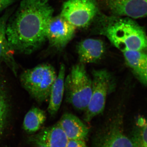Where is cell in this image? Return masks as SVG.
Masks as SVG:
<instances>
[{"instance_id":"18","label":"cell","mask_w":147,"mask_h":147,"mask_svg":"<svg viewBox=\"0 0 147 147\" xmlns=\"http://www.w3.org/2000/svg\"><path fill=\"white\" fill-rule=\"evenodd\" d=\"M9 100L3 85L0 83V137L6 127L10 110Z\"/></svg>"},{"instance_id":"17","label":"cell","mask_w":147,"mask_h":147,"mask_svg":"<svg viewBox=\"0 0 147 147\" xmlns=\"http://www.w3.org/2000/svg\"><path fill=\"white\" fill-rule=\"evenodd\" d=\"M133 147H147V119L140 117L129 138Z\"/></svg>"},{"instance_id":"12","label":"cell","mask_w":147,"mask_h":147,"mask_svg":"<svg viewBox=\"0 0 147 147\" xmlns=\"http://www.w3.org/2000/svg\"><path fill=\"white\" fill-rule=\"evenodd\" d=\"M13 12V9H8L0 17V63H5L16 75L18 66L9 45L6 32L7 21Z\"/></svg>"},{"instance_id":"1","label":"cell","mask_w":147,"mask_h":147,"mask_svg":"<svg viewBox=\"0 0 147 147\" xmlns=\"http://www.w3.org/2000/svg\"><path fill=\"white\" fill-rule=\"evenodd\" d=\"M53 13L48 0H22L7 24L11 50L30 55L39 50L47 40V27Z\"/></svg>"},{"instance_id":"14","label":"cell","mask_w":147,"mask_h":147,"mask_svg":"<svg viewBox=\"0 0 147 147\" xmlns=\"http://www.w3.org/2000/svg\"><path fill=\"white\" fill-rule=\"evenodd\" d=\"M65 68L61 64L59 74L50 92L47 110L52 116H55L60 108L65 92Z\"/></svg>"},{"instance_id":"9","label":"cell","mask_w":147,"mask_h":147,"mask_svg":"<svg viewBox=\"0 0 147 147\" xmlns=\"http://www.w3.org/2000/svg\"><path fill=\"white\" fill-rule=\"evenodd\" d=\"M119 120H114L98 135L94 147H133Z\"/></svg>"},{"instance_id":"10","label":"cell","mask_w":147,"mask_h":147,"mask_svg":"<svg viewBox=\"0 0 147 147\" xmlns=\"http://www.w3.org/2000/svg\"><path fill=\"white\" fill-rule=\"evenodd\" d=\"M68 140L58 123L33 134L28 139L30 144L34 146L41 145L46 147H67Z\"/></svg>"},{"instance_id":"3","label":"cell","mask_w":147,"mask_h":147,"mask_svg":"<svg viewBox=\"0 0 147 147\" xmlns=\"http://www.w3.org/2000/svg\"><path fill=\"white\" fill-rule=\"evenodd\" d=\"M57 75L53 66L42 63L23 71L20 80L21 85L31 96L41 103L49 98Z\"/></svg>"},{"instance_id":"7","label":"cell","mask_w":147,"mask_h":147,"mask_svg":"<svg viewBox=\"0 0 147 147\" xmlns=\"http://www.w3.org/2000/svg\"><path fill=\"white\" fill-rule=\"evenodd\" d=\"M76 28L61 16H53L47 29V38L50 46L62 50L72 39Z\"/></svg>"},{"instance_id":"4","label":"cell","mask_w":147,"mask_h":147,"mask_svg":"<svg viewBox=\"0 0 147 147\" xmlns=\"http://www.w3.org/2000/svg\"><path fill=\"white\" fill-rule=\"evenodd\" d=\"M92 81L83 64L72 67L65 79V91L67 101L74 108L86 110L92 94Z\"/></svg>"},{"instance_id":"2","label":"cell","mask_w":147,"mask_h":147,"mask_svg":"<svg viewBox=\"0 0 147 147\" xmlns=\"http://www.w3.org/2000/svg\"><path fill=\"white\" fill-rule=\"evenodd\" d=\"M98 33L106 36L122 52L147 50V36L144 28L132 18L101 16Z\"/></svg>"},{"instance_id":"22","label":"cell","mask_w":147,"mask_h":147,"mask_svg":"<svg viewBox=\"0 0 147 147\" xmlns=\"http://www.w3.org/2000/svg\"><path fill=\"white\" fill-rule=\"evenodd\" d=\"M35 147H46L44 146H41V145H36V146H35Z\"/></svg>"},{"instance_id":"8","label":"cell","mask_w":147,"mask_h":147,"mask_svg":"<svg viewBox=\"0 0 147 147\" xmlns=\"http://www.w3.org/2000/svg\"><path fill=\"white\" fill-rule=\"evenodd\" d=\"M102 2L115 16L132 19L147 16V0H102Z\"/></svg>"},{"instance_id":"6","label":"cell","mask_w":147,"mask_h":147,"mask_svg":"<svg viewBox=\"0 0 147 147\" xmlns=\"http://www.w3.org/2000/svg\"><path fill=\"white\" fill-rule=\"evenodd\" d=\"M98 13L96 0H67L64 3L60 15L75 28H86Z\"/></svg>"},{"instance_id":"11","label":"cell","mask_w":147,"mask_h":147,"mask_svg":"<svg viewBox=\"0 0 147 147\" xmlns=\"http://www.w3.org/2000/svg\"><path fill=\"white\" fill-rule=\"evenodd\" d=\"M105 46L102 40L88 38L79 42L77 47L79 63H94L101 59L105 52Z\"/></svg>"},{"instance_id":"13","label":"cell","mask_w":147,"mask_h":147,"mask_svg":"<svg viewBox=\"0 0 147 147\" xmlns=\"http://www.w3.org/2000/svg\"><path fill=\"white\" fill-rule=\"evenodd\" d=\"M69 140H85L88 134L89 129L76 116L70 113H65L58 122Z\"/></svg>"},{"instance_id":"21","label":"cell","mask_w":147,"mask_h":147,"mask_svg":"<svg viewBox=\"0 0 147 147\" xmlns=\"http://www.w3.org/2000/svg\"><path fill=\"white\" fill-rule=\"evenodd\" d=\"M138 77L142 82L147 85V64L142 74Z\"/></svg>"},{"instance_id":"15","label":"cell","mask_w":147,"mask_h":147,"mask_svg":"<svg viewBox=\"0 0 147 147\" xmlns=\"http://www.w3.org/2000/svg\"><path fill=\"white\" fill-rule=\"evenodd\" d=\"M46 119V114L43 110L33 107L24 117L23 129L27 133L35 134L40 129Z\"/></svg>"},{"instance_id":"5","label":"cell","mask_w":147,"mask_h":147,"mask_svg":"<svg viewBox=\"0 0 147 147\" xmlns=\"http://www.w3.org/2000/svg\"><path fill=\"white\" fill-rule=\"evenodd\" d=\"M92 81L91 96L85 113L88 122L103 112L107 96L114 85L111 74L105 69L94 70Z\"/></svg>"},{"instance_id":"16","label":"cell","mask_w":147,"mask_h":147,"mask_svg":"<svg viewBox=\"0 0 147 147\" xmlns=\"http://www.w3.org/2000/svg\"><path fill=\"white\" fill-rule=\"evenodd\" d=\"M123 53L127 65L139 77L147 65V53L141 51H127Z\"/></svg>"},{"instance_id":"19","label":"cell","mask_w":147,"mask_h":147,"mask_svg":"<svg viewBox=\"0 0 147 147\" xmlns=\"http://www.w3.org/2000/svg\"><path fill=\"white\" fill-rule=\"evenodd\" d=\"M67 147H87V146L85 140L70 139L68 140Z\"/></svg>"},{"instance_id":"20","label":"cell","mask_w":147,"mask_h":147,"mask_svg":"<svg viewBox=\"0 0 147 147\" xmlns=\"http://www.w3.org/2000/svg\"><path fill=\"white\" fill-rule=\"evenodd\" d=\"M16 0H0V12L13 4Z\"/></svg>"}]
</instances>
